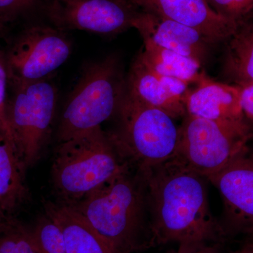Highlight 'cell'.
<instances>
[{
	"label": "cell",
	"instance_id": "obj_1",
	"mask_svg": "<svg viewBox=\"0 0 253 253\" xmlns=\"http://www.w3.org/2000/svg\"><path fill=\"white\" fill-rule=\"evenodd\" d=\"M151 246L219 244L226 237L211 213L206 178L174 158L144 172Z\"/></svg>",
	"mask_w": 253,
	"mask_h": 253
},
{
	"label": "cell",
	"instance_id": "obj_2",
	"mask_svg": "<svg viewBox=\"0 0 253 253\" xmlns=\"http://www.w3.org/2000/svg\"><path fill=\"white\" fill-rule=\"evenodd\" d=\"M131 169L127 168L81 201L68 205L117 253L151 247L146 174Z\"/></svg>",
	"mask_w": 253,
	"mask_h": 253
},
{
	"label": "cell",
	"instance_id": "obj_3",
	"mask_svg": "<svg viewBox=\"0 0 253 253\" xmlns=\"http://www.w3.org/2000/svg\"><path fill=\"white\" fill-rule=\"evenodd\" d=\"M130 166L120 157L101 126L60 143L51 178L63 204H73Z\"/></svg>",
	"mask_w": 253,
	"mask_h": 253
},
{
	"label": "cell",
	"instance_id": "obj_4",
	"mask_svg": "<svg viewBox=\"0 0 253 253\" xmlns=\"http://www.w3.org/2000/svg\"><path fill=\"white\" fill-rule=\"evenodd\" d=\"M108 134L120 157L133 169L146 172L174 157L179 128L161 110L139 102L126 90Z\"/></svg>",
	"mask_w": 253,
	"mask_h": 253
},
{
	"label": "cell",
	"instance_id": "obj_5",
	"mask_svg": "<svg viewBox=\"0 0 253 253\" xmlns=\"http://www.w3.org/2000/svg\"><path fill=\"white\" fill-rule=\"evenodd\" d=\"M126 90L117 56L86 64L65 104L58 132L59 142L101 126L113 117Z\"/></svg>",
	"mask_w": 253,
	"mask_h": 253
},
{
	"label": "cell",
	"instance_id": "obj_6",
	"mask_svg": "<svg viewBox=\"0 0 253 253\" xmlns=\"http://www.w3.org/2000/svg\"><path fill=\"white\" fill-rule=\"evenodd\" d=\"M179 126L174 159L208 179L248 146L251 128L224 126L186 114Z\"/></svg>",
	"mask_w": 253,
	"mask_h": 253
},
{
	"label": "cell",
	"instance_id": "obj_7",
	"mask_svg": "<svg viewBox=\"0 0 253 253\" xmlns=\"http://www.w3.org/2000/svg\"><path fill=\"white\" fill-rule=\"evenodd\" d=\"M7 103V118L13 142L24 169L39 159L54 119L57 89L49 79L15 84Z\"/></svg>",
	"mask_w": 253,
	"mask_h": 253
},
{
	"label": "cell",
	"instance_id": "obj_8",
	"mask_svg": "<svg viewBox=\"0 0 253 253\" xmlns=\"http://www.w3.org/2000/svg\"><path fill=\"white\" fill-rule=\"evenodd\" d=\"M64 32L46 26L23 32L7 56L8 75L14 84L49 79L67 61L71 42Z\"/></svg>",
	"mask_w": 253,
	"mask_h": 253
},
{
	"label": "cell",
	"instance_id": "obj_9",
	"mask_svg": "<svg viewBox=\"0 0 253 253\" xmlns=\"http://www.w3.org/2000/svg\"><path fill=\"white\" fill-rule=\"evenodd\" d=\"M130 0H51L47 15L54 27L115 35L131 27L139 11Z\"/></svg>",
	"mask_w": 253,
	"mask_h": 253
},
{
	"label": "cell",
	"instance_id": "obj_10",
	"mask_svg": "<svg viewBox=\"0 0 253 253\" xmlns=\"http://www.w3.org/2000/svg\"><path fill=\"white\" fill-rule=\"evenodd\" d=\"M208 180L217 188L224 205L226 236L243 234L253 238V150L246 146Z\"/></svg>",
	"mask_w": 253,
	"mask_h": 253
},
{
	"label": "cell",
	"instance_id": "obj_11",
	"mask_svg": "<svg viewBox=\"0 0 253 253\" xmlns=\"http://www.w3.org/2000/svg\"><path fill=\"white\" fill-rule=\"evenodd\" d=\"M141 11L186 25L212 44L227 41L240 26L218 14L208 0H130Z\"/></svg>",
	"mask_w": 253,
	"mask_h": 253
},
{
	"label": "cell",
	"instance_id": "obj_12",
	"mask_svg": "<svg viewBox=\"0 0 253 253\" xmlns=\"http://www.w3.org/2000/svg\"><path fill=\"white\" fill-rule=\"evenodd\" d=\"M189 85L177 78L155 72L137 56L129 70L126 91L139 102L161 110L175 120L186 116Z\"/></svg>",
	"mask_w": 253,
	"mask_h": 253
},
{
	"label": "cell",
	"instance_id": "obj_13",
	"mask_svg": "<svg viewBox=\"0 0 253 253\" xmlns=\"http://www.w3.org/2000/svg\"><path fill=\"white\" fill-rule=\"evenodd\" d=\"M196 83L186 96V114L224 126L251 128L241 107L239 86L213 81L203 72Z\"/></svg>",
	"mask_w": 253,
	"mask_h": 253
},
{
	"label": "cell",
	"instance_id": "obj_14",
	"mask_svg": "<svg viewBox=\"0 0 253 253\" xmlns=\"http://www.w3.org/2000/svg\"><path fill=\"white\" fill-rule=\"evenodd\" d=\"M131 27L137 30L143 41L191 58L201 65L207 60L212 44L194 28L141 10Z\"/></svg>",
	"mask_w": 253,
	"mask_h": 253
},
{
	"label": "cell",
	"instance_id": "obj_15",
	"mask_svg": "<svg viewBox=\"0 0 253 253\" xmlns=\"http://www.w3.org/2000/svg\"><path fill=\"white\" fill-rule=\"evenodd\" d=\"M44 210L62 232L66 253H117L74 208L48 201Z\"/></svg>",
	"mask_w": 253,
	"mask_h": 253
},
{
	"label": "cell",
	"instance_id": "obj_16",
	"mask_svg": "<svg viewBox=\"0 0 253 253\" xmlns=\"http://www.w3.org/2000/svg\"><path fill=\"white\" fill-rule=\"evenodd\" d=\"M22 163L12 141L0 132V206L14 211L27 197Z\"/></svg>",
	"mask_w": 253,
	"mask_h": 253
},
{
	"label": "cell",
	"instance_id": "obj_17",
	"mask_svg": "<svg viewBox=\"0 0 253 253\" xmlns=\"http://www.w3.org/2000/svg\"><path fill=\"white\" fill-rule=\"evenodd\" d=\"M144 41L142 49L138 56L155 72L177 78L190 84L199 81L201 63L196 60L177 54L171 50L148 41Z\"/></svg>",
	"mask_w": 253,
	"mask_h": 253
},
{
	"label": "cell",
	"instance_id": "obj_18",
	"mask_svg": "<svg viewBox=\"0 0 253 253\" xmlns=\"http://www.w3.org/2000/svg\"><path fill=\"white\" fill-rule=\"evenodd\" d=\"M227 41L224 74L236 85L253 84V23L240 26Z\"/></svg>",
	"mask_w": 253,
	"mask_h": 253
},
{
	"label": "cell",
	"instance_id": "obj_19",
	"mask_svg": "<svg viewBox=\"0 0 253 253\" xmlns=\"http://www.w3.org/2000/svg\"><path fill=\"white\" fill-rule=\"evenodd\" d=\"M29 233L37 253H66L62 232L48 216L41 219Z\"/></svg>",
	"mask_w": 253,
	"mask_h": 253
},
{
	"label": "cell",
	"instance_id": "obj_20",
	"mask_svg": "<svg viewBox=\"0 0 253 253\" xmlns=\"http://www.w3.org/2000/svg\"><path fill=\"white\" fill-rule=\"evenodd\" d=\"M0 253H38L29 231L17 225L0 227Z\"/></svg>",
	"mask_w": 253,
	"mask_h": 253
},
{
	"label": "cell",
	"instance_id": "obj_21",
	"mask_svg": "<svg viewBox=\"0 0 253 253\" xmlns=\"http://www.w3.org/2000/svg\"><path fill=\"white\" fill-rule=\"evenodd\" d=\"M210 6L218 14L242 26L253 11V0H208Z\"/></svg>",
	"mask_w": 253,
	"mask_h": 253
},
{
	"label": "cell",
	"instance_id": "obj_22",
	"mask_svg": "<svg viewBox=\"0 0 253 253\" xmlns=\"http://www.w3.org/2000/svg\"><path fill=\"white\" fill-rule=\"evenodd\" d=\"M7 68L0 58V132L12 141L11 129H10L7 118V101H6V86L8 79Z\"/></svg>",
	"mask_w": 253,
	"mask_h": 253
},
{
	"label": "cell",
	"instance_id": "obj_23",
	"mask_svg": "<svg viewBox=\"0 0 253 253\" xmlns=\"http://www.w3.org/2000/svg\"><path fill=\"white\" fill-rule=\"evenodd\" d=\"M240 87L241 107L246 121L248 123H251L249 126L253 136V84H247Z\"/></svg>",
	"mask_w": 253,
	"mask_h": 253
},
{
	"label": "cell",
	"instance_id": "obj_24",
	"mask_svg": "<svg viewBox=\"0 0 253 253\" xmlns=\"http://www.w3.org/2000/svg\"><path fill=\"white\" fill-rule=\"evenodd\" d=\"M173 253H220L219 244L179 245Z\"/></svg>",
	"mask_w": 253,
	"mask_h": 253
},
{
	"label": "cell",
	"instance_id": "obj_25",
	"mask_svg": "<svg viewBox=\"0 0 253 253\" xmlns=\"http://www.w3.org/2000/svg\"><path fill=\"white\" fill-rule=\"evenodd\" d=\"M233 253H253V239L251 238L249 241L236 252Z\"/></svg>",
	"mask_w": 253,
	"mask_h": 253
},
{
	"label": "cell",
	"instance_id": "obj_26",
	"mask_svg": "<svg viewBox=\"0 0 253 253\" xmlns=\"http://www.w3.org/2000/svg\"><path fill=\"white\" fill-rule=\"evenodd\" d=\"M5 212L3 211V210L1 209V206H0V220L1 219H4Z\"/></svg>",
	"mask_w": 253,
	"mask_h": 253
},
{
	"label": "cell",
	"instance_id": "obj_27",
	"mask_svg": "<svg viewBox=\"0 0 253 253\" xmlns=\"http://www.w3.org/2000/svg\"><path fill=\"white\" fill-rule=\"evenodd\" d=\"M4 21L0 19V33L2 31L3 27H4Z\"/></svg>",
	"mask_w": 253,
	"mask_h": 253
},
{
	"label": "cell",
	"instance_id": "obj_28",
	"mask_svg": "<svg viewBox=\"0 0 253 253\" xmlns=\"http://www.w3.org/2000/svg\"></svg>",
	"mask_w": 253,
	"mask_h": 253
}]
</instances>
